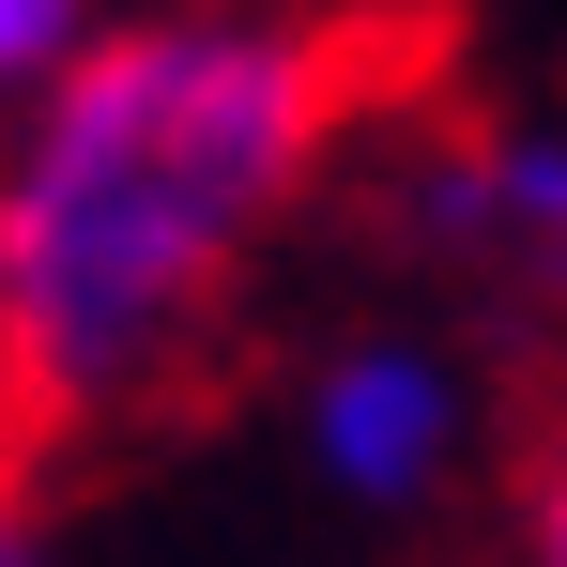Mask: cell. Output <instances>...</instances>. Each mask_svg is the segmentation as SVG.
Instances as JSON below:
<instances>
[{
  "label": "cell",
  "instance_id": "obj_5",
  "mask_svg": "<svg viewBox=\"0 0 567 567\" xmlns=\"http://www.w3.org/2000/svg\"><path fill=\"white\" fill-rule=\"evenodd\" d=\"M522 567H567V414L537 430V461H522Z\"/></svg>",
  "mask_w": 567,
  "mask_h": 567
},
{
  "label": "cell",
  "instance_id": "obj_6",
  "mask_svg": "<svg viewBox=\"0 0 567 567\" xmlns=\"http://www.w3.org/2000/svg\"><path fill=\"white\" fill-rule=\"evenodd\" d=\"M0 567H47V537H31V506H0Z\"/></svg>",
  "mask_w": 567,
  "mask_h": 567
},
{
  "label": "cell",
  "instance_id": "obj_2",
  "mask_svg": "<svg viewBox=\"0 0 567 567\" xmlns=\"http://www.w3.org/2000/svg\"><path fill=\"white\" fill-rule=\"evenodd\" d=\"M291 461L322 475L338 506H445V475L475 461V369L430 338V322H353L338 353H307L291 383Z\"/></svg>",
  "mask_w": 567,
  "mask_h": 567
},
{
  "label": "cell",
  "instance_id": "obj_3",
  "mask_svg": "<svg viewBox=\"0 0 567 567\" xmlns=\"http://www.w3.org/2000/svg\"><path fill=\"white\" fill-rule=\"evenodd\" d=\"M399 215H414L445 261L537 291V307H567V107H506V123H475L461 154H430V169L399 185Z\"/></svg>",
  "mask_w": 567,
  "mask_h": 567
},
{
  "label": "cell",
  "instance_id": "obj_4",
  "mask_svg": "<svg viewBox=\"0 0 567 567\" xmlns=\"http://www.w3.org/2000/svg\"><path fill=\"white\" fill-rule=\"evenodd\" d=\"M93 31H107V0H0V123L47 93V78L93 47Z\"/></svg>",
  "mask_w": 567,
  "mask_h": 567
},
{
  "label": "cell",
  "instance_id": "obj_7",
  "mask_svg": "<svg viewBox=\"0 0 567 567\" xmlns=\"http://www.w3.org/2000/svg\"><path fill=\"white\" fill-rule=\"evenodd\" d=\"M0 399H16V383H0Z\"/></svg>",
  "mask_w": 567,
  "mask_h": 567
},
{
  "label": "cell",
  "instance_id": "obj_1",
  "mask_svg": "<svg viewBox=\"0 0 567 567\" xmlns=\"http://www.w3.org/2000/svg\"><path fill=\"white\" fill-rule=\"evenodd\" d=\"M369 47L291 0L107 16L0 138V383L16 414H123L338 169Z\"/></svg>",
  "mask_w": 567,
  "mask_h": 567
}]
</instances>
